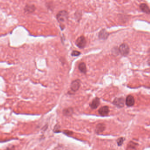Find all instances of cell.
<instances>
[{"label":"cell","instance_id":"obj_1","mask_svg":"<svg viewBox=\"0 0 150 150\" xmlns=\"http://www.w3.org/2000/svg\"><path fill=\"white\" fill-rule=\"evenodd\" d=\"M68 13L65 10L60 11L57 14L56 18L60 23H63L67 21L68 19Z\"/></svg>","mask_w":150,"mask_h":150},{"label":"cell","instance_id":"obj_2","mask_svg":"<svg viewBox=\"0 0 150 150\" xmlns=\"http://www.w3.org/2000/svg\"><path fill=\"white\" fill-rule=\"evenodd\" d=\"M119 51L123 55L126 56L129 54V47L126 44H123L119 47Z\"/></svg>","mask_w":150,"mask_h":150},{"label":"cell","instance_id":"obj_3","mask_svg":"<svg viewBox=\"0 0 150 150\" xmlns=\"http://www.w3.org/2000/svg\"><path fill=\"white\" fill-rule=\"evenodd\" d=\"M86 44V41L84 36H81L76 41V45L79 48H83L85 47Z\"/></svg>","mask_w":150,"mask_h":150},{"label":"cell","instance_id":"obj_4","mask_svg":"<svg viewBox=\"0 0 150 150\" xmlns=\"http://www.w3.org/2000/svg\"><path fill=\"white\" fill-rule=\"evenodd\" d=\"M125 99L123 97L116 98L113 102V104L119 108H122L125 104Z\"/></svg>","mask_w":150,"mask_h":150},{"label":"cell","instance_id":"obj_5","mask_svg":"<svg viewBox=\"0 0 150 150\" xmlns=\"http://www.w3.org/2000/svg\"><path fill=\"white\" fill-rule=\"evenodd\" d=\"M80 81L79 80H77L73 81L70 86V88L72 91L74 92H76L78 91V89L80 87Z\"/></svg>","mask_w":150,"mask_h":150},{"label":"cell","instance_id":"obj_6","mask_svg":"<svg viewBox=\"0 0 150 150\" xmlns=\"http://www.w3.org/2000/svg\"><path fill=\"white\" fill-rule=\"evenodd\" d=\"M109 108L107 106H103L100 108L98 111L99 114L102 116H107L109 113Z\"/></svg>","mask_w":150,"mask_h":150},{"label":"cell","instance_id":"obj_7","mask_svg":"<svg viewBox=\"0 0 150 150\" xmlns=\"http://www.w3.org/2000/svg\"><path fill=\"white\" fill-rule=\"evenodd\" d=\"M135 100L133 96L131 95L127 96L125 100V104L129 107H131L134 104Z\"/></svg>","mask_w":150,"mask_h":150},{"label":"cell","instance_id":"obj_8","mask_svg":"<svg viewBox=\"0 0 150 150\" xmlns=\"http://www.w3.org/2000/svg\"><path fill=\"white\" fill-rule=\"evenodd\" d=\"M100 100L98 97H95L90 104V106L92 109H96L99 106Z\"/></svg>","mask_w":150,"mask_h":150},{"label":"cell","instance_id":"obj_9","mask_svg":"<svg viewBox=\"0 0 150 150\" xmlns=\"http://www.w3.org/2000/svg\"><path fill=\"white\" fill-rule=\"evenodd\" d=\"M139 8L140 9V10L144 13L147 14L148 15L150 14V9H149L148 5L146 4L142 3L141 4H140Z\"/></svg>","mask_w":150,"mask_h":150},{"label":"cell","instance_id":"obj_10","mask_svg":"<svg viewBox=\"0 0 150 150\" xmlns=\"http://www.w3.org/2000/svg\"><path fill=\"white\" fill-rule=\"evenodd\" d=\"M109 36V34L105 29L101 30L99 33V37L100 39L106 40L108 38Z\"/></svg>","mask_w":150,"mask_h":150},{"label":"cell","instance_id":"obj_11","mask_svg":"<svg viewBox=\"0 0 150 150\" xmlns=\"http://www.w3.org/2000/svg\"><path fill=\"white\" fill-rule=\"evenodd\" d=\"M105 129V125L103 123H100L96 126L95 128V132L97 133H101Z\"/></svg>","mask_w":150,"mask_h":150},{"label":"cell","instance_id":"obj_12","mask_svg":"<svg viewBox=\"0 0 150 150\" xmlns=\"http://www.w3.org/2000/svg\"><path fill=\"white\" fill-rule=\"evenodd\" d=\"M35 10V7L33 5H28L25 8V11L26 12H33Z\"/></svg>","mask_w":150,"mask_h":150},{"label":"cell","instance_id":"obj_13","mask_svg":"<svg viewBox=\"0 0 150 150\" xmlns=\"http://www.w3.org/2000/svg\"><path fill=\"white\" fill-rule=\"evenodd\" d=\"M78 69L81 72L84 73H86L87 71L85 63L81 62L79 64L78 66Z\"/></svg>","mask_w":150,"mask_h":150},{"label":"cell","instance_id":"obj_14","mask_svg":"<svg viewBox=\"0 0 150 150\" xmlns=\"http://www.w3.org/2000/svg\"><path fill=\"white\" fill-rule=\"evenodd\" d=\"M136 144L133 142H130L127 147V150H136Z\"/></svg>","mask_w":150,"mask_h":150},{"label":"cell","instance_id":"obj_15","mask_svg":"<svg viewBox=\"0 0 150 150\" xmlns=\"http://www.w3.org/2000/svg\"><path fill=\"white\" fill-rule=\"evenodd\" d=\"M73 109L71 108H68V109H66L64 110V114L66 116H69L72 114L73 113Z\"/></svg>","mask_w":150,"mask_h":150},{"label":"cell","instance_id":"obj_16","mask_svg":"<svg viewBox=\"0 0 150 150\" xmlns=\"http://www.w3.org/2000/svg\"><path fill=\"white\" fill-rule=\"evenodd\" d=\"M124 140H125V139L124 138H118V140H117V141L118 146H120L121 145H122V144L123 143V142L124 141Z\"/></svg>","mask_w":150,"mask_h":150},{"label":"cell","instance_id":"obj_17","mask_svg":"<svg viewBox=\"0 0 150 150\" xmlns=\"http://www.w3.org/2000/svg\"><path fill=\"white\" fill-rule=\"evenodd\" d=\"M81 53L78 51H73L71 53V55L73 56H78L80 55Z\"/></svg>","mask_w":150,"mask_h":150},{"label":"cell","instance_id":"obj_18","mask_svg":"<svg viewBox=\"0 0 150 150\" xmlns=\"http://www.w3.org/2000/svg\"><path fill=\"white\" fill-rule=\"evenodd\" d=\"M14 146H11L10 147H9L6 148V149L5 150H14Z\"/></svg>","mask_w":150,"mask_h":150},{"label":"cell","instance_id":"obj_19","mask_svg":"<svg viewBox=\"0 0 150 150\" xmlns=\"http://www.w3.org/2000/svg\"><path fill=\"white\" fill-rule=\"evenodd\" d=\"M62 150L61 149V148H55V150Z\"/></svg>","mask_w":150,"mask_h":150}]
</instances>
